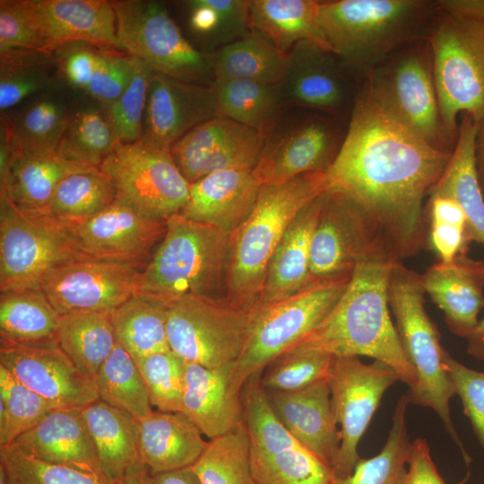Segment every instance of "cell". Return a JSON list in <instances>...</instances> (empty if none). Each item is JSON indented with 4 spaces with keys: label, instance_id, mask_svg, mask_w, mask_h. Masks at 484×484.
<instances>
[{
    "label": "cell",
    "instance_id": "cell-1",
    "mask_svg": "<svg viewBox=\"0 0 484 484\" xmlns=\"http://www.w3.org/2000/svg\"><path fill=\"white\" fill-rule=\"evenodd\" d=\"M451 155L385 114L362 81L327 190L352 199L402 261L427 242L424 201Z\"/></svg>",
    "mask_w": 484,
    "mask_h": 484
},
{
    "label": "cell",
    "instance_id": "cell-2",
    "mask_svg": "<svg viewBox=\"0 0 484 484\" xmlns=\"http://www.w3.org/2000/svg\"><path fill=\"white\" fill-rule=\"evenodd\" d=\"M398 260L385 242L359 260L331 311L292 349L333 357H369L390 366L409 390L413 388L416 373L402 350L388 303L389 273Z\"/></svg>",
    "mask_w": 484,
    "mask_h": 484
},
{
    "label": "cell",
    "instance_id": "cell-3",
    "mask_svg": "<svg viewBox=\"0 0 484 484\" xmlns=\"http://www.w3.org/2000/svg\"><path fill=\"white\" fill-rule=\"evenodd\" d=\"M436 1H320L324 37L342 65L360 82L401 48L426 39Z\"/></svg>",
    "mask_w": 484,
    "mask_h": 484
},
{
    "label": "cell",
    "instance_id": "cell-4",
    "mask_svg": "<svg viewBox=\"0 0 484 484\" xmlns=\"http://www.w3.org/2000/svg\"><path fill=\"white\" fill-rule=\"evenodd\" d=\"M326 190L324 172L260 187L250 214L230 233L225 277L231 304L257 307L269 263L285 231L299 212Z\"/></svg>",
    "mask_w": 484,
    "mask_h": 484
},
{
    "label": "cell",
    "instance_id": "cell-5",
    "mask_svg": "<svg viewBox=\"0 0 484 484\" xmlns=\"http://www.w3.org/2000/svg\"><path fill=\"white\" fill-rule=\"evenodd\" d=\"M421 275L396 261L389 273L388 303L402 350L412 366L417 382L407 393L410 403L432 409L460 449L469 466L467 453L453 424L450 401L454 385L443 363L444 346L437 327L425 308Z\"/></svg>",
    "mask_w": 484,
    "mask_h": 484
},
{
    "label": "cell",
    "instance_id": "cell-6",
    "mask_svg": "<svg viewBox=\"0 0 484 484\" xmlns=\"http://www.w3.org/2000/svg\"><path fill=\"white\" fill-rule=\"evenodd\" d=\"M230 233L186 218L167 219L166 233L142 271L139 293L166 304L187 296H211L226 276Z\"/></svg>",
    "mask_w": 484,
    "mask_h": 484
},
{
    "label": "cell",
    "instance_id": "cell-7",
    "mask_svg": "<svg viewBox=\"0 0 484 484\" xmlns=\"http://www.w3.org/2000/svg\"><path fill=\"white\" fill-rule=\"evenodd\" d=\"M426 39L444 130L455 145L459 116L469 114L477 124L484 119V22L456 16L437 4Z\"/></svg>",
    "mask_w": 484,
    "mask_h": 484
},
{
    "label": "cell",
    "instance_id": "cell-8",
    "mask_svg": "<svg viewBox=\"0 0 484 484\" xmlns=\"http://www.w3.org/2000/svg\"><path fill=\"white\" fill-rule=\"evenodd\" d=\"M366 82L381 110L436 150L452 152L444 130L426 39L391 55Z\"/></svg>",
    "mask_w": 484,
    "mask_h": 484
},
{
    "label": "cell",
    "instance_id": "cell-9",
    "mask_svg": "<svg viewBox=\"0 0 484 484\" xmlns=\"http://www.w3.org/2000/svg\"><path fill=\"white\" fill-rule=\"evenodd\" d=\"M350 276L315 281L290 298L258 307L248 341L231 370V389L241 394L250 377L262 375L308 335L339 300Z\"/></svg>",
    "mask_w": 484,
    "mask_h": 484
},
{
    "label": "cell",
    "instance_id": "cell-10",
    "mask_svg": "<svg viewBox=\"0 0 484 484\" xmlns=\"http://www.w3.org/2000/svg\"><path fill=\"white\" fill-rule=\"evenodd\" d=\"M349 123L329 114L285 108L264 134L252 170L262 186L279 185L307 173H325L336 160Z\"/></svg>",
    "mask_w": 484,
    "mask_h": 484
},
{
    "label": "cell",
    "instance_id": "cell-11",
    "mask_svg": "<svg viewBox=\"0 0 484 484\" xmlns=\"http://www.w3.org/2000/svg\"><path fill=\"white\" fill-rule=\"evenodd\" d=\"M124 50L152 71L200 85L214 82L212 53L195 48L166 6L149 0L110 1Z\"/></svg>",
    "mask_w": 484,
    "mask_h": 484
},
{
    "label": "cell",
    "instance_id": "cell-12",
    "mask_svg": "<svg viewBox=\"0 0 484 484\" xmlns=\"http://www.w3.org/2000/svg\"><path fill=\"white\" fill-rule=\"evenodd\" d=\"M257 309L212 296L172 301L167 309L169 349L186 363L206 367L234 363L248 341Z\"/></svg>",
    "mask_w": 484,
    "mask_h": 484
},
{
    "label": "cell",
    "instance_id": "cell-13",
    "mask_svg": "<svg viewBox=\"0 0 484 484\" xmlns=\"http://www.w3.org/2000/svg\"><path fill=\"white\" fill-rule=\"evenodd\" d=\"M82 257L51 215L22 211L0 194L1 292L41 288L54 268Z\"/></svg>",
    "mask_w": 484,
    "mask_h": 484
},
{
    "label": "cell",
    "instance_id": "cell-14",
    "mask_svg": "<svg viewBox=\"0 0 484 484\" xmlns=\"http://www.w3.org/2000/svg\"><path fill=\"white\" fill-rule=\"evenodd\" d=\"M99 169L112 180L117 199L149 217L167 220L188 202L190 183L170 151L118 142Z\"/></svg>",
    "mask_w": 484,
    "mask_h": 484
},
{
    "label": "cell",
    "instance_id": "cell-15",
    "mask_svg": "<svg viewBox=\"0 0 484 484\" xmlns=\"http://www.w3.org/2000/svg\"><path fill=\"white\" fill-rule=\"evenodd\" d=\"M400 376L390 366L359 357H334L327 382L333 411L340 425L341 445L333 467L335 478L350 475L360 459L359 443L366 432L385 392Z\"/></svg>",
    "mask_w": 484,
    "mask_h": 484
},
{
    "label": "cell",
    "instance_id": "cell-16",
    "mask_svg": "<svg viewBox=\"0 0 484 484\" xmlns=\"http://www.w3.org/2000/svg\"><path fill=\"white\" fill-rule=\"evenodd\" d=\"M360 83L333 52L304 40L288 54L279 85L285 108L313 109L349 123Z\"/></svg>",
    "mask_w": 484,
    "mask_h": 484
},
{
    "label": "cell",
    "instance_id": "cell-17",
    "mask_svg": "<svg viewBox=\"0 0 484 484\" xmlns=\"http://www.w3.org/2000/svg\"><path fill=\"white\" fill-rule=\"evenodd\" d=\"M142 271L134 264L86 256L54 268L41 288L61 315L112 312L139 293Z\"/></svg>",
    "mask_w": 484,
    "mask_h": 484
},
{
    "label": "cell",
    "instance_id": "cell-18",
    "mask_svg": "<svg viewBox=\"0 0 484 484\" xmlns=\"http://www.w3.org/2000/svg\"><path fill=\"white\" fill-rule=\"evenodd\" d=\"M383 242L386 243L352 199L326 190L311 243V281L350 277L357 263Z\"/></svg>",
    "mask_w": 484,
    "mask_h": 484
},
{
    "label": "cell",
    "instance_id": "cell-19",
    "mask_svg": "<svg viewBox=\"0 0 484 484\" xmlns=\"http://www.w3.org/2000/svg\"><path fill=\"white\" fill-rule=\"evenodd\" d=\"M65 229L82 255L143 270L166 233L167 220L144 215L116 199L93 217Z\"/></svg>",
    "mask_w": 484,
    "mask_h": 484
},
{
    "label": "cell",
    "instance_id": "cell-20",
    "mask_svg": "<svg viewBox=\"0 0 484 484\" xmlns=\"http://www.w3.org/2000/svg\"><path fill=\"white\" fill-rule=\"evenodd\" d=\"M0 365L56 409H83L99 399L94 382L58 345L0 340Z\"/></svg>",
    "mask_w": 484,
    "mask_h": 484
},
{
    "label": "cell",
    "instance_id": "cell-21",
    "mask_svg": "<svg viewBox=\"0 0 484 484\" xmlns=\"http://www.w3.org/2000/svg\"><path fill=\"white\" fill-rule=\"evenodd\" d=\"M264 142V133L231 119L215 117L193 128L170 152L184 177L192 184L220 170H253Z\"/></svg>",
    "mask_w": 484,
    "mask_h": 484
},
{
    "label": "cell",
    "instance_id": "cell-22",
    "mask_svg": "<svg viewBox=\"0 0 484 484\" xmlns=\"http://www.w3.org/2000/svg\"><path fill=\"white\" fill-rule=\"evenodd\" d=\"M217 117L214 89L152 71L141 142L166 151L193 128Z\"/></svg>",
    "mask_w": 484,
    "mask_h": 484
},
{
    "label": "cell",
    "instance_id": "cell-23",
    "mask_svg": "<svg viewBox=\"0 0 484 484\" xmlns=\"http://www.w3.org/2000/svg\"><path fill=\"white\" fill-rule=\"evenodd\" d=\"M33 28L56 53L72 43L125 51L117 35L116 14L107 0H20Z\"/></svg>",
    "mask_w": 484,
    "mask_h": 484
},
{
    "label": "cell",
    "instance_id": "cell-24",
    "mask_svg": "<svg viewBox=\"0 0 484 484\" xmlns=\"http://www.w3.org/2000/svg\"><path fill=\"white\" fill-rule=\"evenodd\" d=\"M266 393L273 412L293 438L333 469L341 436L327 379L299 390Z\"/></svg>",
    "mask_w": 484,
    "mask_h": 484
},
{
    "label": "cell",
    "instance_id": "cell-25",
    "mask_svg": "<svg viewBox=\"0 0 484 484\" xmlns=\"http://www.w3.org/2000/svg\"><path fill=\"white\" fill-rule=\"evenodd\" d=\"M426 294L442 310L449 330L468 339L484 308V262L467 255L438 261L421 275Z\"/></svg>",
    "mask_w": 484,
    "mask_h": 484
},
{
    "label": "cell",
    "instance_id": "cell-26",
    "mask_svg": "<svg viewBox=\"0 0 484 484\" xmlns=\"http://www.w3.org/2000/svg\"><path fill=\"white\" fill-rule=\"evenodd\" d=\"M14 444L38 460L103 475L82 409L51 411Z\"/></svg>",
    "mask_w": 484,
    "mask_h": 484
},
{
    "label": "cell",
    "instance_id": "cell-27",
    "mask_svg": "<svg viewBox=\"0 0 484 484\" xmlns=\"http://www.w3.org/2000/svg\"><path fill=\"white\" fill-rule=\"evenodd\" d=\"M260 187L251 169L216 171L190 184L188 202L180 213L231 233L250 214Z\"/></svg>",
    "mask_w": 484,
    "mask_h": 484
},
{
    "label": "cell",
    "instance_id": "cell-28",
    "mask_svg": "<svg viewBox=\"0 0 484 484\" xmlns=\"http://www.w3.org/2000/svg\"><path fill=\"white\" fill-rule=\"evenodd\" d=\"M234 363L217 367L186 366L181 411L210 439L245 423L241 394L230 387Z\"/></svg>",
    "mask_w": 484,
    "mask_h": 484
},
{
    "label": "cell",
    "instance_id": "cell-29",
    "mask_svg": "<svg viewBox=\"0 0 484 484\" xmlns=\"http://www.w3.org/2000/svg\"><path fill=\"white\" fill-rule=\"evenodd\" d=\"M325 192L307 204L285 231L269 263L257 307L290 298L313 283L311 243Z\"/></svg>",
    "mask_w": 484,
    "mask_h": 484
},
{
    "label": "cell",
    "instance_id": "cell-30",
    "mask_svg": "<svg viewBox=\"0 0 484 484\" xmlns=\"http://www.w3.org/2000/svg\"><path fill=\"white\" fill-rule=\"evenodd\" d=\"M92 169L95 167L67 160L57 151H8L6 169L0 177V194L22 211L45 213L64 178Z\"/></svg>",
    "mask_w": 484,
    "mask_h": 484
},
{
    "label": "cell",
    "instance_id": "cell-31",
    "mask_svg": "<svg viewBox=\"0 0 484 484\" xmlns=\"http://www.w3.org/2000/svg\"><path fill=\"white\" fill-rule=\"evenodd\" d=\"M207 444L182 411H153L140 421V457L152 474L191 467Z\"/></svg>",
    "mask_w": 484,
    "mask_h": 484
},
{
    "label": "cell",
    "instance_id": "cell-32",
    "mask_svg": "<svg viewBox=\"0 0 484 484\" xmlns=\"http://www.w3.org/2000/svg\"><path fill=\"white\" fill-rule=\"evenodd\" d=\"M69 110L65 94L54 85L30 98L2 118L1 134L8 151H57Z\"/></svg>",
    "mask_w": 484,
    "mask_h": 484
},
{
    "label": "cell",
    "instance_id": "cell-33",
    "mask_svg": "<svg viewBox=\"0 0 484 484\" xmlns=\"http://www.w3.org/2000/svg\"><path fill=\"white\" fill-rule=\"evenodd\" d=\"M102 474L119 483L129 470L143 463L139 451L140 420L98 399L82 409Z\"/></svg>",
    "mask_w": 484,
    "mask_h": 484
},
{
    "label": "cell",
    "instance_id": "cell-34",
    "mask_svg": "<svg viewBox=\"0 0 484 484\" xmlns=\"http://www.w3.org/2000/svg\"><path fill=\"white\" fill-rule=\"evenodd\" d=\"M319 5L315 0H249L250 26L285 55L304 40L332 51L320 25Z\"/></svg>",
    "mask_w": 484,
    "mask_h": 484
},
{
    "label": "cell",
    "instance_id": "cell-35",
    "mask_svg": "<svg viewBox=\"0 0 484 484\" xmlns=\"http://www.w3.org/2000/svg\"><path fill=\"white\" fill-rule=\"evenodd\" d=\"M458 136L449 162L434 186L451 194L463 209L471 241L484 246V197L474 162L478 124L469 114L460 116Z\"/></svg>",
    "mask_w": 484,
    "mask_h": 484
},
{
    "label": "cell",
    "instance_id": "cell-36",
    "mask_svg": "<svg viewBox=\"0 0 484 484\" xmlns=\"http://www.w3.org/2000/svg\"><path fill=\"white\" fill-rule=\"evenodd\" d=\"M60 318L42 288L1 292L0 340L27 345H58Z\"/></svg>",
    "mask_w": 484,
    "mask_h": 484
},
{
    "label": "cell",
    "instance_id": "cell-37",
    "mask_svg": "<svg viewBox=\"0 0 484 484\" xmlns=\"http://www.w3.org/2000/svg\"><path fill=\"white\" fill-rule=\"evenodd\" d=\"M212 62L214 82L240 79L279 84L286 72L288 55L251 28L240 39L218 48Z\"/></svg>",
    "mask_w": 484,
    "mask_h": 484
},
{
    "label": "cell",
    "instance_id": "cell-38",
    "mask_svg": "<svg viewBox=\"0 0 484 484\" xmlns=\"http://www.w3.org/2000/svg\"><path fill=\"white\" fill-rule=\"evenodd\" d=\"M117 143L107 106L90 99L70 105L57 152L67 160L99 168Z\"/></svg>",
    "mask_w": 484,
    "mask_h": 484
},
{
    "label": "cell",
    "instance_id": "cell-39",
    "mask_svg": "<svg viewBox=\"0 0 484 484\" xmlns=\"http://www.w3.org/2000/svg\"><path fill=\"white\" fill-rule=\"evenodd\" d=\"M57 342L73 363L94 382L99 367L117 342L111 312L87 311L61 315Z\"/></svg>",
    "mask_w": 484,
    "mask_h": 484
},
{
    "label": "cell",
    "instance_id": "cell-40",
    "mask_svg": "<svg viewBox=\"0 0 484 484\" xmlns=\"http://www.w3.org/2000/svg\"><path fill=\"white\" fill-rule=\"evenodd\" d=\"M168 304L137 293L111 312L117 341L134 360L169 350Z\"/></svg>",
    "mask_w": 484,
    "mask_h": 484
},
{
    "label": "cell",
    "instance_id": "cell-41",
    "mask_svg": "<svg viewBox=\"0 0 484 484\" xmlns=\"http://www.w3.org/2000/svg\"><path fill=\"white\" fill-rule=\"evenodd\" d=\"M217 117L231 119L265 134L285 108L279 84L249 80L215 81Z\"/></svg>",
    "mask_w": 484,
    "mask_h": 484
},
{
    "label": "cell",
    "instance_id": "cell-42",
    "mask_svg": "<svg viewBox=\"0 0 484 484\" xmlns=\"http://www.w3.org/2000/svg\"><path fill=\"white\" fill-rule=\"evenodd\" d=\"M116 199L117 190L112 180L95 168L64 178L45 213L66 228L93 217Z\"/></svg>",
    "mask_w": 484,
    "mask_h": 484
},
{
    "label": "cell",
    "instance_id": "cell-43",
    "mask_svg": "<svg viewBox=\"0 0 484 484\" xmlns=\"http://www.w3.org/2000/svg\"><path fill=\"white\" fill-rule=\"evenodd\" d=\"M56 70V53L31 50L0 52L1 113L53 86Z\"/></svg>",
    "mask_w": 484,
    "mask_h": 484
},
{
    "label": "cell",
    "instance_id": "cell-44",
    "mask_svg": "<svg viewBox=\"0 0 484 484\" xmlns=\"http://www.w3.org/2000/svg\"><path fill=\"white\" fill-rule=\"evenodd\" d=\"M94 384L99 399L140 421L153 411L139 367L118 341L99 367Z\"/></svg>",
    "mask_w": 484,
    "mask_h": 484
},
{
    "label": "cell",
    "instance_id": "cell-45",
    "mask_svg": "<svg viewBox=\"0 0 484 484\" xmlns=\"http://www.w3.org/2000/svg\"><path fill=\"white\" fill-rule=\"evenodd\" d=\"M406 394L398 400L393 414L392 426L381 451L368 459L360 458L352 473L346 478H335L333 484H405L411 442L406 425Z\"/></svg>",
    "mask_w": 484,
    "mask_h": 484
},
{
    "label": "cell",
    "instance_id": "cell-46",
    "mask_svg": "<svg viewBox=\"0 0 484 484\" xmlns=\"http://www.w3.org/2000/svg\"><path fill=\"white\" fill-rule=\"evenodd\" d=\"M191 468L201 484H255L246 424L210 439Z\"/></svg>",
    "mask_w": 484,
    "mask_h": 484
},
{
    "label": "cell",
    "instance_id": "cell-47",
    "mask_svg": "<svg viewBox=\"0 0 484 484\" xmlns=\"http://www.w3.org/2000/svg\"><path fill=\"white\" fill-rule=\"evenodd\" d=\"M251 453L255 484H333L331 466L298 443L274 453Z\"/></svg>",
    "mask_w": 484,
    "mask_h": 484
},
{
    "label": "cell",
    "instance_id": "cell-48",
    "mask_svg": "<svg viewBox=\"0 0 484 484\" xmlns=\"http://www.w3.org/2000/svg\"><path fill=\"white\" fill-rule=\"evenodd\" d=\"M55 409L0 365V447L14 443Z\"/></svg>",
    "mask_w": 484,
    "mask_h": 484
},
{
    "label": "cell",
    "instance_id": "cell-49",
    "mask_svg": "<svg viewBox=\"0 0 484 484\" xmlns=\"http://www.w3.org/2000/svg\"><path fill=\"white\" fill-rule=\"evenodd\" d=\"M0 471L6 484H118L103 475L38 460L14 443L0 447Z\"/></svg>",
    "mask_w": 484,
    "mask_h": 484
},
{
    "label": "cell",
    "instance_id": "cell-50",
    "mask_svg": "<svg viewBox=\"0 0 484 484\" xmlns=\"http://www.w3.org/2000/svg\"><path fill=\"white\" fill-rule=\"evenodd\" d=\"M189 23L197 34L219 48L243 37L250 29L249 0H192Z\"/></svg>",
    "mask_w": 484,
    "mask_h": 484
},
{
    "label": "cell",
    "instance_id": "cell-51",
    "mask_svg": "<svg viewBox=\"0 0 484 484\" xmlns=\"http://www.w3.org/2000/svg\"><path fill=\"white\" fill-rule=\"evenodd\" d=\"M134 361L142 374L151 406L164 412L181 411L186 362L171 350Z\"/></svg>",
    "mask_w": 484,
    "mask_h": 484
},
{
    "label": "cell",
    "instance_id": "cell-52",
    "mask_svg": "<svg viewBox=\"0 0 484 484\" xmlns=\"http://www.w3.org/2000/svg\"><path fill=\"white\" fill-rule=\"evenodd\" d=\"M332 355L303 349H291L272 361L262 374L266 391H295L327 379Z\"/></svg>",
    "mask_w": 484,
    "mask_h": 484
},
{
    "label": "cell",
    "instance_id": "cell-53",
    "mask_svg": "<svg viewBox=\"0 0 484 484\" xmlns=\"http://www.w3.org/2000/svg\"><path fill=\"white\" fill-rule=\"evenodd\" d=\"M134 57V56H133ZM152 70L134 57V70L127 88L107 107L118 142L134 143L141 141L143 120Z\"/></svg>",
    "mask_w": 484,
    "mask_h": 484
},
{
    "label": "cell",
    "instance_id": "cell-54",
    "mask_svg": "<svg viewBox=\"0 0 484 484\" xmlns=\"http://www.w3.org/2000/svg\"><path fill=\"white\" fill-rule=\"evenodd\" d=\"M443 363L470 419L474 433L484 449V372L457 361L444 349Z\"/></svg>",
    "mask_w": 484,
    "mask_h": 484
},
{
    "label": "cell",
    "instance_id": "cell-55",
    "mask_svg": "<svg viewBox=\"0 0 484 484\" xmlns=\"http://www.w3.org/2000/svg\"><path fill=\"white\" fill-rule=\"evenodd\" d=\"M9 50L55 54L30 22L20 0L0 1V52Z\"/></svg>",
    "mask_w": 484,
    "mask_h": 484
},
{
    "label": "cell",
    "instance_id": "cell-56",
    "mask_svg": "<svg viewBox=\"0 0 484 484\" xmlns=\"http://www.w3.org/2000/svg\"><path fill=\"white\" fill-rule=\"evenodd\" d=\"M427 242L439 261L467 255L471 242L467 229L444 222H428Z\"/></svg>",
    "mask_w": 484,
    "mask_h": 484
},
{
    "label": "cell",
    "instance_id": "cell-57",
    "mask_svg": "<svg viewBox=\"0 0 484 484\" xmlns=\"http://www.w3.org/2000/svg\"><path fill=\"white\" fill-rule=\"evenodd\" d=\"M405 484H445L433 462L427 441L417 438L411 443Z\"/></svg>",
    "mask_w": 484,
    "mask_h": 484
},
{
    "label": "cell",
    "instance_id": "cell-58",
    "mask_svg": "<svg viewBox=\"0 0 484 484\" xmlns=\"http://www.w3.org/2000/svg\"><path fill=\"white\" fill-rule=\"evenodd\" d=\"M437 4L456 16L484 22V0H437Z\"/></svg>",
    "mask_w": 484,
    "mask_h": 484
},
{
    "label": "cell",
    "instance_id": "cell-59",
    "mask_svg": "<svg viewBox=\"0 0 484 484\" xmlns=\"http://www.w3.org/2000/svg\"><path fill=\"white\" fill-rule=\"evenodd\" d=\"M152 484H201L191 467L151 473Z\"/></svg>",
    "mask_w": 484,
    "mask_h": 484
},
{
    "label": "cell",
    "instance_id": "cell-60",
    "mask_svg": "<svg viewBox=\"0 0 484 484\" xmlns=\"http://www.w3.org/2000/svg\"><path fill=\"white\" fill-rule=\"evenodd\" d=\"M474 162L479 185L484 197V119L478 123L474 141Z\"/></svg>",
    "mask_w": 484,
    "mask_h": 484
},
{
    "label": "cell",
    "instance_id": "cell-61",
    "mask_svg": "<svg viewBox=\"0 0 484 484\" xmlns=\"http://www.w3.org/2000/svg\"><path fill=\"white\" fill-rule=\"evenodd\" d=\"M467 351L474 359L484 360V315L467 339Z\"/></svg>",
    "mask_w": 484,
    "mask_h": 484
},
{
    "label": "cell",
    "instance_id": "cell-62",
    "mask_svg": "<svg viewBox=\"0 0 484 484\" xmlns=\"http://www.w3.org/2000/svg\"><path fill=\"white\" fill-rule=\"evenodd\" d=\"M118 484H152L151 473L142 463L129 470Z\"/></svg>",
    "mask_w": 484,
    "mask_h": 484
}]
</instances>
